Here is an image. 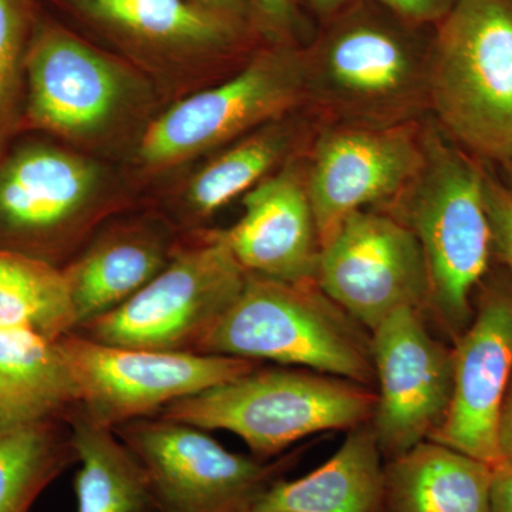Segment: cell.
I'll return each instance as SVG.
<instances>
[{"instance_id":"6da1fadb","label":"cell","mask_w":512,"mask_h":512,"mask_svg":"<svg viewBox=\"0 0 512 512\" xmlns=\"http://www.w3.org/2000/svg\"><path fill=\"white\" fill-rule=\"evenodd\" d=\"M434 30L377 0H352L316 25L303 47L308 106L323 121L349 126L426 119Z\"/></svg>"},{"instance_id":"7a4b0ae2","label":"cell","mask_w":512,"mask_h":512,"mask_svg":"<svg viewBox=\"0 0 512 512\" xmlns=\"http://www.w3.org/2000/svg\"><path fill=\"white\" fill-rule=\"evenodd\" d=\"M167 107L144 74L43 10L29 53L23 133L127 167Z\"/></svg>"},{"instance_id":"3957f363","label":"cell","mask_w":512,"mask_h":512,"mask_svg":"<svg viewBox=\"0 0 512 512\" xmlns=\"http://www.w3.org/2000/svg\"><path fill=\"white\" fill-rule=\"evenodd\" d=\"M144 204L126 165L20 134L0 157V251L62 269L114 215Z\"/></svg>"},{"instance_id":"277c9868","label":"cell","mask_w":512,"mask_h":512,"mask_svg":"<svg viewBox=\"0 0 512 512\" xmlns=\"http://www.w3.org/2000/svg\"><path fill=\"white\" fill-rule=\"evenodd\" d=\"M43 8L144 74L175 103L238 73L264 46L251 26L190 0H40Z\"/></svg>"},{"instance_id":"5b68a950","label":"cell","mask_w":512,"mask_h":512,"mask_svg":"<svg viewBox=\"0 0 512 512\" xmlns=\"http://www.w3.org/2000/svg\"><path fill=\"white\" fill-rule=\"evenodd\" d=\"M487 165L427 116L419 170L393 200L376 208L393 215L419 241L429 275L427 313L453 342L470 325L477 289L494 265Z\"/></svg>"},{"instance_id":"8992f818","label":"cell","mask_w":512,"mask_h":512,"mask_svg":"<svg viewBox=\"0 0 512 512\" xmlns=\"http://www.w3.org/2000/svg\"><path fill=\"white\" fill-rule=\"evenodd\" d=\"M200 353L301 367L376 387L372 333L316 282L247 275Z\"/></svg>"},{"instance_id":"52a82bcc","label":"cell","mask_w":512,"mask_h":512,"mask_svg":"<svg viewBox=\"0 0 512 512\" xmlns=\"http://www.w3.org/2000/svg\"><path fill=\"white\" fill-rule=\"evenodd\" d=\"M430 116L481 163L512 158V0H458L434 30Z\"/></svg>"},{"instance_id":"ba28073f","label":"cell","mask_w":512,"mask_h":512,"mask_svg":"<svg viewBox=\"0 0 512 512\" xmlns=\"http://www.w3.org/2000/svg\"><path fill=\"white\" fill-rule=\"evenodd\" d=\"M376 389L301 367H256L247 375L178 400L157 417L235 434L269 461L313 434L349 431L372 420Z\"/></svg>"},{"instance_id":"9c48e42d","label":"cell","mask_w":512,"mask_h":512,"mask_svg":"<svg viewBox=\"0 0 512 512\" xmlns=\"http://www.w3.org/2000/svg\"><path fill=\"white\" fill-rule=\"evenodd\" d=\"M305 46L264 45L234 76L170 104L127 165L144 197L266 121L308 106Z\"/></svg>"},{"instance_id":"30bf717a","label":"cell","mask_w":512,"mask_h":512,"mask_svg":"<svg viewBox=\"0 0 512 512\" xmlns=\"http://www.w3.org/2000/svg\"><path fill=\"white\" fill-rule=\"evenodd\" d=\"M247 275L218 228L185 231L183 244L163 272L119 308L76 333L123 348L200 353L202 343L237 301Z\"/></svg>"},{"instance_id":"8fae6325","label":"cell","mask_w":512,"mask_h":512,"mask_svg":"<svg viewBox=\"0 0 512 512\" xmlns=\"http://www.w3.org/2000/svg\"><path fill=\"white\" fill-rule=\"evenodd\" d=\"M73 407L103 426L157 417L170 404L247 375L252 360L106 345L72 332L56 340Z\"/></svg>"},{"instance_id":"7c38bea8","label":"cell","mask_w":512,"mask_h":512,"mask_svg":"<svg viewBox=\"0 0 512 512\" xmlns=\"http://www.w3.org/2000/svg\"><path fill=\"white\" fill-rule=\"evenodd\" d=\"M146 471L160 512H248L301 453L275 460L232 453L207 430L148 417L114 429Z\"/></svg>"},{"instance_id":"4fadbf2b","label":"cell","mask_w":512,"mask_h":512,"mask_svg":"<svg viewBox=\"0 0 512 512\" xmlns=\"http://www.w3.org/2000/svg\"><path fill=\"white\" fill-rule=\"evenodd\" d=\"M316 284L370 333L399 309H429L419 241L376 208L350 215L320 245Z\"/></svg>"},{"instance_id":"5bb4252c","label":"cell","mask_w":512,"mask_h":512,"mask_svg":"<svg viewBox=\"0 0 512 512\" xmlns=\"http://www.w3.org/2000/svg\"><path fill=\"white\" fill-rule=\"evenodd\" d=\"M376 407L372 429L384 460L430 440L450 409L453 349L434 338L426 312L403 308L372 332Z\"/></svg>"},{"instance_id":"9a60e30c","label":"cell","mask_w":512,"mask_h":512,"mask_svg":"<svg viewBox=\"0 0 512 512\" xmlns=\"http://www.w3.org/2000/svg\"><path fill=\"white\" fill-rule=\"evenodd\" d=\"M423 120L396 127L322 121L305 158L320 245L350 215L382 207L409 184L423 160Z\"/></svg>"},{"instance_id":"2e32d148","label":"cell","mask_w":512,"mask_h":512,"mask_svg":"<svg viewBox=\"0 0 512 512\" xmlns=\"http://www.w3.org/2000/svg\"><path fill=\"white\" fill-rule=\"evenodd\" d=\"M450 409L431 441L490 467L503 464L497 424L512 377V278L495 264L474 298V315L454 342Z\"/></svg>"},{"instance_id":"e0dca14e","label":"cell","mask_w":512,"mask_h":512,"mask_svg":"<svg viewBox=\"0 0 512 512\" xmlns=\"http://www.w3.org/2000/svg\"><path fill=\"white\" fill-rule=\"evenodd\" d=\"M322 121L309 106L266 121L151 188L144 202L184 231L207 228L231 202L306 156Z\"/></svg>"},{"instance_id":"ac0fdd59","label":"cell","mask_w":512,"mask_h":512,"mask_svg":"<svg viewBox=\"0 0 512 512\" xmlns=\"http://www.w3.org/2000/svg\"><path fill=\"white\" fill-rule=\"evenodd\" d=\"M184 237V229L147 202L104 222L62 268L77 329L150 284L170 264Z\"/></svg>"},{"instance_id":"d6986e66","label":"cell","mask_w":512,"mask_h":512,"mask_svg":"<svg viewBox=\"0 0 512 512\" xmlns=\"http://www.w3.org/2000/svg\"><path fill=\"white\" fill-rule=\"evenodd\" d=\"M306 156L286 164L241 198V218L218 228L248 274L284 282H316L318 225L306 187Z\"/></svg>"},{"instance_id":"ffe728a7","label":"cell","mask_w":512,"mask_h":512,"mask_svg":"<svg viewBox=\"0 0 512 512\" xmlns=\"http://www.w3.org/2000/svg\"><path fill=\"white\" fill-rule=\"evenodd\" d=\"M384 460L370 421L349 430L325 464L275 481L248 512H383Z\"/></svg>"},{"instance_id":"44dd1931","label":"cell","mask_w":512,"mask_h":512,"mask_svg":"<svg viewBox=\"0 0 512 512\" xmlns=\"http://www.w3.org/2000/svg\"><path fill=\"white\" fill-rule=\"evenodd\" d=\"M493 467L436 441L384 463L383 512H491Z\"/></svg>"},{"instance_id":"7402d4cb","label":"cell","mask_w":512,"mask_h":512,"mask_svg":"<svg viewBox=\"0 0 512 512\" xmlns=\"http://www.w3.org/2000/svg\"><path fill=\"white\" fill-rule=\"evenodd\" d=\"M69 424L77 470V512H160L146 471L111 427L76 407L64 414Z\"/></svg>"},{"instance_id":"603a6c76","label":"cell","mask_w":512,"mask_h":512,"mask_svg":"<svg viewBox=\"0 0 512 512\" xmlns=\"http://www.w3.org/2000/svg\"><path fill=\"white\" fill-rule=\"evenodd\" d=\"M73 404L56 342L26 329H0V429L64 417Z\"/></svg>"},{"instance_id":"cb8c5ba5","label":"cell","mask_w":512,"mask_h":512,"mask_svg":"<svg viewBox=\"0 0 512 512\" xmlns=\"http://www.w3.org/2000/svg\"><path fill=\"white\" fill-rule=\"evenodd\" d=\"M77 464L64 417L0 429V512H29L39 495Z\"/></svg>"},{"instance_id":"d4e9b609","label":"cell","mask_w":512,"mask_h":512,"mask_svg":"<svg viewBox=\"0 0 512 512\" xmlns=\"http://www.w3.org/2000/svg\"><path fill=\"white\" fill-rule=\"evenodd\" d=\"M0 329H26L56 342L77 329L62 269L0 251Z\"/></svg>"},{"instance_id":"484cf974","label":"cell","mask_w":512,"mask_h":512,"mask_svg":"<svg viewBox=\"0 0 512 512\" xmlns=\"http://www.w3.org/2000/svg\"><path fill=\"white\" fill-rule=\"evenodd\" d=\"M43 10L40 0H0V157L23 134L29 53Z\"/></svg>"},{"instance_id":"4316f807","label":"cell","mask_w":512,"mask_h":512,"mask_svg":"<svg viewBox=\"0 0 512 512\" xmlns=\"http://www.w3.org/2000/svg\"><path fill=\"white\" fill-rule=\"evenodd\" d=\"M248 23L264 45L305 46L316 23L301 0H244Z\"/></svg>"},{"instance_id":"83f0119b","label":"cell","mask_w":512,"mask_h":512,"mask_svg":"<svg viewBox=\"0 0 512 512\" xmlns=\"http://www.w3.org/2000/svg\"><path fill=\"white\" fill-rule=\"evenodd\" d=\"M484 190L493 234L494 262L512 278V190L493 165H487L485 170Z\"/></svg>"},{"instance_id":"f1b7e54d","label":"cell","mask_w":512,"mask_h":512,"mask_svg":"<svg viewBox=\"0 0 512 512\" xmlns=\"http://www.w3.org/2000/svg\"><path fill=\"white\" fill-rule=\"evenodd\" d=\"M387 8L400 13L404 18L421 23V25L437 26L454 9L458 0H377Z\"/></svg>"},{"instance_id":"f546056e","label":"cell","mask_w":512,"mask_h":512,"mask_svg":"<svg viewBox=\"0 0 512 512\" xmlns=\"http://www.w3.org/2000/svg\"><path fill=\"white\" fill-rule=\"evenodd\" d=\"M491 512H512V466L508 464L493 468Z\"/></svg>"},{"instance_id":"4dcf8cb0","label":"cell","mask_w":512,"mask_h":512,"mask_svg":"<svg viewBox=\"0 0 512 512\" xmlns=\"http://www.w3.org/2000/svg\"><path fill=\"white\" fill-rule=\"evenodd\" d=\"M497 444L503 464L512 466V377L498 416Z\"/></svg>"},{"instance_id":"1f68e13d","label":"cell","mask_w":512,"mask_h":512,"mask_svg":"<svg viewBox=\"0 0 512 512\" xmlns=\"http://www.w3.org/2000/svg\"><path fill=\"white\" fill-rule=\"evenodd\" d=\"M190 2L195 3L202 9L218 13V15L248 23L244 0H190Z\"/></svg>"},{"instance_id":"d6a6232c","label":"cell","mask_w":512,"mask_h":512,"mask_svg":"<svg viewBox=\"0 0 512 512\" xmlns=\"http://www.w3.org/2000/svg\"><path fill=\"white\" fill-rule=\"evenodd\" d=\"M352 0H301L303 9L316 25L325 22L348 6Z\"/></svg>"},{"instance_id":"836d02e7","label":"cell","mask_w":512,"mask_h":512,"mask_svg":"<svg viewBox=\"0 0 512 512\" xmlns=\"http://www.w3.org/2000/svg\"><path fill=\"white\" fill-rule=\"evenodd\" d=\"M495 168H497L501 180H503L504 183L507 184L508 187H510L512 190V158L510 161H507V163H504L503 165H500V167Z\"/></svg>"}]
</instances>
